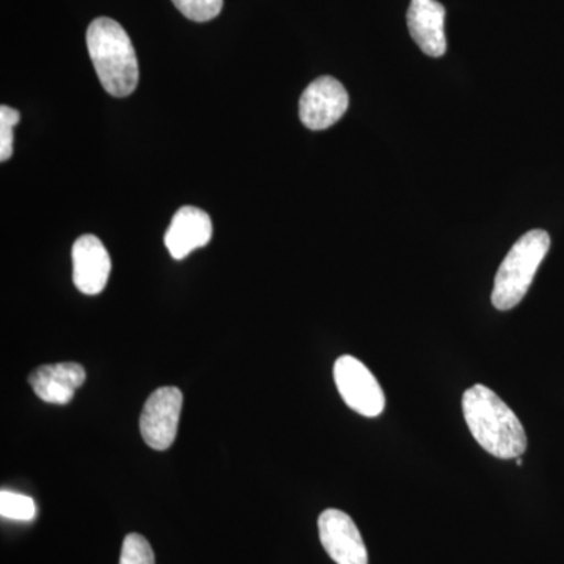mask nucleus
Listing matches in <instances>:
<instances>
[{
  "label": "nucleus",
  "instance_id": "7ed1b4c3",
  "mask_svg": "<svg viewBox=\"0 0 564 564\" xmlns=\"http://www.w3.org/2000/svg\"><path fill=\"white\" fill-rule=\"evenodd\" d=\"M549 248L551 237L543 229L524 234L513 245L494 280L491 302L496 310H513L524 300Z\"/></svg>",
  "mask_w": 564,
  "mask_h": 564
},
{
  "label": "nucleus",
  "instance_id": "9d476101",
  "mask_svg": "<svg viewBox=\"0 0 564 564\" xmlns=\"http://www.w3.org/2000/svg\"><path fill=\"white\" fill-rule=\"evenodd\" d=\"M212 220L209 215L196 207L185 206L174 214L165 234V245L176 261L187 258L192 251L210 242Z\"/></svg>",
  "mask_w": 564,
  "mask_h": 564
},
{
  "label": "nucleus",
  "instance_id": "0eeeda50",
  "mask_svg": "<svg viewBox=\"0 0 564 564\" xmlns=\"http://www.w3.org/2000/svg\"><path fill=\"white\" fill-rule=\"evenodd\" d=\"M318 534L323 549L337 564H369L361 532L352 519L340 510L323 511L318 516Z\"/></svg>",
  "mask_w": 564,
  "mask_h": 564
},
{
  "label": "nucleus",
  "instance_id": "4468645a",
  "mask_svg": "<svg viewBox=\"0 0 564 564\" xmlns=\"http://www.w3.org/2000/svg\"><path fill=\"white\" fill-rule=\"evenodd\" d=\"M176 9L195 22H207L221 13L223 0H173Z\"/></svg>",
  "mask_w": 564,
  "mask_h": 564
},
{
  "label": "nucleus",
  "instance_id": "1a4fd4ad",
  "mask_svg": "<svg viewBox=\"0 0 564 564\" xmlns=\"http://www.w3.org/2000/svg\"><path fill=\"white\" fill-rule=\"evenodd\" d=\"M408 29L422 52L430 57H443L447 51L443 3L437 0H411Z\"/></svg>",
  "mask_w": 564,
  "mask_h": 564
},
{
  "label": "nucleus",
  "instance_id": "f03ea898",
  "mask_svg": "<svg viewBox=\"0 0 564 564\" xmlns=\"http://www.w3.org/2000/svg\"><path fill=\"white\" fill-rule=\"evenodd\" d=\"M87 47L104 90L126 98L139 85V62L124 29L110 18H98L87 31Z\"/></svg>",
  "mask_w": 564,
  "mask_h": 564
},
{
  "label": "nucleus",
  "instance_id": "ddd939ff",
  "mask_svg": "<svg viewBox=\"0 0 564 564\" xmlns=\"http://www.w3.org/2000/svg\"><path fill=\"white\" fill-rule=\"evenodd\" d=\"M120 564H155L154 552L147 538L131 533L122 543Z\"/></svg>",
  "mask_w": 564,
  "mask_h": 564
},
{
  "label": "nucleus",
  "instance_id": "9b49d317",
  "mask_svg": "<svg viewBox=\"0 0 564 564\" xmlns=\"http://www.w3.org/2000/svg\"><path fill=\"white\" fill-rule=\"evenodd\" d=\"M84 367L77 362L50 364L33 370L29 377L33 392L43 402L66 404L73 400L74 393L85 383Z\"/></svg>",
  "mask_w": 564,
  "mask_h": 564
},
{
  "label": "nucleus",
  "instance_id": "423d86ee",
  "mask_svg": "<svg viewBox=\"0 0 564 564\" xmlns=\"http://www.w3.org/2000/svg\"><path fill=\"white\" fill-rule=\"evenodd\" d=\"M348 93L334 77L315 79L300 99V120L311 131L332 128L348 109Z\"/></svg>",
  "mask_w": 564,
  "mask_h": 564
},
{
  "label": "nucleus",
  "instance_id": "6e6552de",
  "mask_svg": "<svg viewBox=\"0 0 564 564\" xmlns=\"http://www.w3.org/2000/svg\"><path fill=\"white\" fill-rule=\"evenodd\" d=\"M109 251L96 236H82L73 245V281L85 295H98L109 281Z\"/></svg>",
  "mask_w": 564,
  "mask_h": 564
},
{
  "label": "nucleus",
  "instance_id": "f257e3e1",
  "mask_svg": "<svg viewBox=\"0 0 564 564\" xmlns=\"http://www.w3.org/2000/svg\"><path fill=\"white\" fill-rule=\"evenodd\" d=\"M467 426L488 454L519 458L527 451V434L518 415L491 389L475 384L463 395Z\"/></svg>",
  "mask_w": 564,
  "mask_h": 564
},
{
  "label": "nucleus",
  "instance_id": "2eb2a0df",
  "mask_svg": "<svg viewBox=\"0 0 564 564\" xmlns=\"http://www.w3.org/2000/svg\"><path fill=\"white\" fill-rule=\"evenodd\" d=\"M21 120L20 111L0 107V161L7 162L13 154V128Z\"/></svg>",
  "mask_w": 564,
  "mask_h": 564
},
{
  "label": "nucleus",
  "instance_id": "20e7f679",
  "mask_svg": "<svg viewBox=\"0 0 564 564\" xmlns=\"http://www.w3.org/2000/svg\"><path fill=\"white\" fill-rule=\"evenodd\" d=\"M334 381L347 406L364 417H378L386 408L383 389L359 359L340 356L334 364Z\"/></svg>",
  "mask_w": 564,
  "mask_h": 564
},
{
  "label": "nucleus",
  "instance_id": "39448f33",
  "mask_svg": "<svg viewBox=\"0 0 564 564\" xmlns=\"http://www.w3.org/2000/svg\"><path fill=\"white\" fill-rule=\"evenodd\" d=\"M184 395L177 388L166 386L151 393L140 417L144 443L154 451H166L176 440Z\"/></svg>",
  "mask_w": 564,
  "mask_h": 564
},
{
  "label": "nucleus",
  "instance_id": "f8f14e48",
  "mask_svg": "<svg viewBox=\"0 0 564 564\" xmlns=\"http://www.w3.org/2000/svg\"><path fill=\"white\" fill-rule=\"evenodd\" d=\"M0 514L11 521L29 522L35 518V502L24 494L6 491L0 492Z\"/></svg>",
  "mask_w": 564,
  "mask_h": 564
}]
</instances>
